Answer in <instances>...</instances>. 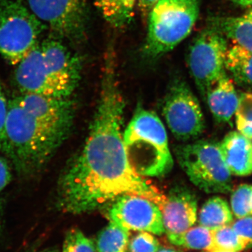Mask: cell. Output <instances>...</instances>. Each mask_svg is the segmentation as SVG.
<instances>
[{
    "instance_id": "obj_1",
    "label": "cell",
    "mask_w": 252,
    "mask_h": 252,
    "mask_svg": "<svg viewBox=\"0 0 252 252\" xmlns=\"http://www.w3.org/2000/svg\"><path fill=\"white\" fill-rule=\"evenodd\" d=\"M116 56L114 45L109 44L89 135L60 177L57 203L63 211H93L125 194L149 199L160 209L166 200V195L133 170L127 158L123 129L126 104L118 81Z\"/></svg>"
},
{
    "instance_id": "obj_2",
    "label": "cell",
    "mask_w": 252,
    "mask_h": 252,
    "mask_svg": "<svg viewBox=\"0 0 252 252\" xmlns=\"http://www.w3.org/2000/svg\"><path fill=\"white\" fill-rule=\"evenodd\" d=\"M82 61L61 41L38 43L17 64L14 78L23 94L69 97L79 86Z\"/></svg>"
},
{
    "instance_id": "obj_3",
    "label": "cell",
    "mask_w": 252,
    "mask_h": 252,
    "mask_svg": "<svg viewBox=\"0 0 252 252\" xmlns=\"http://www.w3.org/2000/svg\"><path fill=\"white\" fill-rule=\"evenodd\" d=\"M71 129L69 126L55 125L36 119L14 97L9 102L6 156L18 173L34 175L45 166L67 138Z\"/></svg>"
},
{
    "instance_id": "obj_4",
    "label": "cell",
    "mask_w": 252,
    "mask_h": 252,
    "mask_svg": "<svg viewBox=\"0 0 252 252\" xmlns=\"http://www.w3.org/2000/svg\"><path fill=\"white\" fill-rule=\"evenodd\" d=\"M131 166L144 177H161L173 167L165 126L156 113L138 106L124 132Z\"/></svg>"
},
{
    "instance_id": "obj_5",
    "label": "cell",
    "mask_w": 252,
    "mask_h": 252,
    "mask_svg": "<svg viewBox=\"0 0 252 252\" xmlns=\"http://www.w3.org/2000/svg\"><path fill=\"white\" fill-rule=\"evenodd\" d=\"M200 0H158L147 18L142 56L155 61L190 34L198 20Z\"/></svg>"
},
{
    "instance_id": "obj_6",
    "label": "cell",
    "mask_w": 252,
    "mask_h": 252,
    "mask_svg": "<svg viewBox=\"0 0 252 252\" xmlns=\"http://www.w3.org/2000/svg\"><path fill=\"white\" fill-rule=\"evenodd\" d=\"M176 158L189 180L207 193H230L232 174L222 157L219 143L200 140L180 144L175 149Z\"/></svg>"
},
{
    "instance_id": "obj_7",
    "label": "cell",
    "mask_w": 252,
    "mask_h": 252,
    "mask_svg": "<svg viewBox=\"0 0 252 252\" xmlns=\"http://www.w3.org/2000/svg\"><path fill=\"white\" fill-rule=\"evenodd\" d=\"M46 26L21 3L0 0V56L17 65L39 43Z\"/></svg>"
},
{
    "instance_id": "obj_8",
    "label": "cell",
    "mask_w": 252,
    "mask_h": 252,
    "mask_svg": "<svg viewBox=\"0 0 252 252\" xmlns=\"http://www.w3.org/2000/svg\"><path fill=\"white\" fill-rule=\"evenodd\" d=\"M162 112L169 129L182 142L198 138L205 130L200 102L182 78L170 81L162 102Z\"/></svg>"
},
{
    "instance_id": "obj_9",
    "label": "cell",
    "mask_w": 252,
    "mask_h": 252,
    "mask_svg": "<svg viewBox=\"0 0 252 252\" xmlns=\"http://www.w3.org/2000/svg\"><path fill=\"white\" fill-rule=\"evenodd\" d=\"M226 36L216 27L206 28L194 38L187 55L190 75L205 99L207 91L223 74L228 46Z\"/></svg>"
},
{
    "instance_id": "obj_10",
    "label": "cell",
    "mask_w": 252,
    "mask_h": 252,
    "mask_svg": "<svg viewBox=\"0 0 252 252\" xmlns=\"http://www.w3.org/2000/svg\"><path fill=\"white\" fill-rule=\"evenodd\" d=\"M29 9L55 34L69 40L84 39L87 28V0H27Z\"/></svg>"
},
{
    "instance_id": "obj_11",
    "label": "cell",
    "mask_w": 252,
    "mask_h": 252,
    "mask_svg": "<svg viewBox=\"0 0 252 252\" xmlns=\"http://www.w3.org/2000/svg\"><path fill=\"white\" fill-rule=\"evenodd\" d=\"M109 211L112 221L127 231L165 233L162 212L157 203L140 195L125 194L114 200Z\"/></svg>"
},
{
    "instance_id": "obj_12",
    "label": "cell",
    "mask_w": 252,
    "mask_h": 252,
    "mask_svg": "<svg viewBox=\"0 0 252 252\" xmlns=\"http://www.w3.org/2000/svg\"><path fill=\"white\" fill-rule=\"evenodd\" d=\"M167 235L180 233L193 227L198 220V199L186 186L176 185L160 209Z\"/></svg>"
},
{
    "instance_id": "obj_13",
    "label": "cell",
    "mask_w": 252,
    "mask_h": 252,
    "mask_svg": "<svg viewBox=\"0 0 252 252\" xmlns=\"http://www.w3.org/2000/svg\"><path fill=\"white\" fill-rule=\"evenodd\" d=\"M25 110L42 122L72 127L75 102L72 97L23 94L15 97Z\"/></svg>"
},
{
    "instance_id": "obj_14",
    "label": "cell",
    "mask_w": 252,
    "mask_h": 252,
    "mask_svg": "<svg viewBox=\"0 0 252 252\" xmlns=\"http://www.w3.org/2000/svg\"><path fill=\"white\" fill-rule=\"evenodd\" d=\"M230 173L239 177L252 174V140L239 131H232L219 143Z\"/></svg>"
},
{
    "instance_id": "obj_15",
    "label": "cell",
    "mask_w": 252,
    "mask_h": 252,
    "mask_svg": "<svg viewBox=\"0 0 252 252\" xmlns=\"http://www.w3.org/2000/svg\"><path fill=\"white\" fill-rule=\"evenodd\" d=\"M205 101L219 122H229L238 108L239 94L226 72L207 91Z\"/></svg>"
},
{
    "instance_id": "obj_16",
    "label": "cell",
    "mask_w": 252,
    "mask_h": 252,
    "mask_svg": "<svg viewBox=\"0 0 252 252\" xmlns=\"http://www.w3.org/2000/svg\"><path fill=\"white\" fill-rule=\"evenodd\" d=\"M215 24L234 44L252 51V7L240 16L220 18Z\"/></svg>"
},
{
    "instance_id": "obj_17",
    "label": "cell",
    "mask_w": 252,
    "mask_h": 252,
    "mask_svg": "<svg viewBox=\"0 0 252 252\" xmlns=\"http://www.w3.org/2000/svg\"><path fill=\"white\" fill-rule=\"evenodd\" d=\"M109 26L122 29L130 24L135 16L137 0H93Z\"/></svg>"
},
{
    "instance_id": "obj_18",
    "label": "cell",
    "mask_w": 252,
    "mask_h": 252,
    "mask_svg": "<svg viewBox=\"0 0 252 252\" xmlns=\"http://www.w3.org/2000/svg\"><path fill=\"white\" fill-rule=\"evenodd\" d=\"M225 67L239 85L252 88V51L236 44L228 48Z\"/></svg>"
},
{
    "instance_id": "obj_19",
    "label": "cell",
    "mask_w": 252,
    "mask_h": 252,
    "mask_svg": "<svg viewBox=\"0 0 252 252\" xmlns=\"http://www.w3.org/2000/svg\"><path fill=\"white\" fill-rule=\"evenodd\" d=\"M233 212L226 200L221 197L215 196L207 200L199 212L200 225L210 230H215L233 222Z\"/></svg>"
},
{
    "instance_id": "obj_20",
    "label": "cell",
    "mask_w": 252,
    "mask_h": 252,
    "mask_svg": "<svg viewBox=\"0 0 252 252\" xmlns=\"http://www.w3.org/2000/svg\"><path fill=\"white\" fill-rule=\"evenodd\" d=\"M169 241L175 246L195 250H214L213 231L206 227H191L180 233L167 235Z\"/></svg>"
},
{
    "instance_id": "obj_21",
    "label": "cell",
    "mask_w": 252,
    "mask_h": 252,
    "mask_svg": "<svg viewBox=\"0 0 252 252\" xmlns=\"http://www.w3.org/2000/svg\"><path fill=\"white\" fill-rule=\"evenodd\" d=\"M130 232L111 220L96 240L97 252H127Z\"/></svg>"
},
{
    "instance_id": "obj_22",
    "label": "cell",
    "mask_w": 252,
    "mask_h": 252,
    "mask_svg": "<svg viewBox=\"0 0 252 252\" xmlns=\"http://www.w3.org/2000/svg\"><path fill=\"white\" fill-rule=\"evenodd\" d=\"M212 231L214 250L239 252L248 248V244L239 236L231 225H225Z\"/></svg>"
},
{
    "instance_id": "obj_23",
    "label": "cell",
    "mask_w": 252,
    "mask_h": 252,
    "mask_svg": "<svg viewBox=\"0 0 252 252\" xmlns=\"http://www.w3.org/2000/svg\"><path fill=\"white\" fill-rule=\"evenodd\" d=\"M235 122L239 132L252 140V93L239 94Z\"/></svg>"
},
{
    "instance_id": "obj_24",
    "label": "cell",
    "mask_w": 252,
    "mask_h": 252,
    "mask_svg": "<svg viewBox=\"0 0 252 252\" xmlns=\"http://www.w3.org/2000/svg\"><path fill=\"white\" fill-rule=\"evenodd\" d=\"M230 205L237 219L252 215V186L244 184L237 187L232 193Z\"/></svg>"
},
{
    "instance_id": "obj_25",
    "label": "cell",
    "mask_w": 252,
    "mask_h": 252,
    "mask_svg": "<svg viewBox=\"0 0 252 252\" xmlns=\"http://www.w3.org/2000/svg\"><path fill=\"white\" fill-rule=\"evenodd\" d=\"M63 252H96L94 243L77 228L69 230L63 243Z\"/></svg>"
},
{
    "instance_id": "obj_26",
    "label": "cell",
    "mask_w": 252,
    "mask_h": 252,
    "mask_svg": "<svg viewBox=\"0 0 252 252\" xmlns=\"http://www.w3.org/2000/svg\"><path fill=\"white\" fill-rule=\"evenodd\" d=\"M149 232H139L130 239L129 252H157L160 245L158 240Z\"/></svg>"
},
{
    "instance_id": "obj_27",
    "label": "cell",
    "mask_w": 252,
    "mask_h": 252,
    "mask_svg": "<svg viewBox=\"0 0 252 252\" xmlns=\"http://www.w3.org/2000/svg\"><path fill=\"white\" fill-rule=\"evenodd\" d=\"M9 114V102L6 100L2 86L0 83V151L7 153L6 137V125Z\"/></svg>"
},
{
    "instance_id": "obj_28",
    "label": "cell",
    "mask_w": 252,
    "mask_h": 252,
    "mask_svg": "<svg viewBox=\"0 0 252 252\" xmlns=\"http://www.w3.org/2000/svg\"><path fill=\"white\" fill-rule=\"evenodd\" d=\"M235 231L246 242L248 248H252V215L238 219L232 223Z\"/></svg>"
},
{
    "instance_id": "obj_29",
    "label": "cell",
    "mask_w": 252,
    "mask_h": 252,
    "mask_svg": "<svg viewBox=\"0 0 252 252\" xmlns=\"http://www.w3.org/2000/svg\"><path fill=\"white\" fill-rule=\"evenodd\" d=\"M11 178L9 165L4 158L0 157V192L9 185Z\"/></svg>"
},
{
    "instance_id": "obj_30",
    "label": "cell",
    "mask_w": 252,
    "mask_h": 252,
    "mask_svg": "<svg viewBox=\"0 0 252 252\" xmlns=\"http://www.w3.org/2000/svg\"><path fill=\"white\" fill-rule=\"evenodd\" d=\"M158 0H137V5L140 9L142 17L147 20L149 17L151 11L153 9L154 5L157 4Z\"/></svg>"
},
{
    "instance_id": "obj_31",
    "label": "cell",
    "mask_w": 252,
    "mask_h": 252,
    "mask_svg": "<svg viewBox=\"0 0 252 252\" xmlns=\"http://www.w3.org/2000/svg\"><path fill=\"white\" fill-rule=\"evenodd\" d=\"M230 1L243 7H252V0H230Z\"/></svg>"
},
{
    "instance_id": "obj_32",
    "label": "cell",
    "mask_w": 252,
    "mask_h": 252,
    "mask_svg": "<svg viewBox=\"0 0 252 252\" xmlns=\"http://www.w3.org/2000/svg\"><path fill=\"white\" fill-rule=\"evenodd\" d=\"M157 252H180L175 249L168 248V247H160Z\"/></svg>"
},
{
    "instance_id": "obj_33",
    "label": "cell",
    "mask_w": 252,
    "mask_h": 252,
    "mask_svg": "<svg viewBox=\"0 0 252 252\" xmlns=\"http://www.w3.org/2000/svg\"><path fill=\"white\" fill-rule=\"evenodd\" d=\"M1 215H2V212H1V205L0 203V233L1 231Z\"/></svg>"
},
{
    "instance_id": "obj_34",
    "label": "cell",
    "mask_w": 252,
    "mask_h": 252,
    "mask_svg": "<svg viewBox=\"0 0 252 252\" xmlns=\"http://www.w3.org/2000/svg\"><path fill=\"white\" fill-rule=\"evenodd\" d=\"M229 252V251H224V250H212L211 252Z\"/></svg>"
},
{
    "instance_id": "obj_35",
    "label": "cell",
    "mask_w": 252,
    "mask_h": 252,
    "mask_svg": "<svg viewBox=\"0 0 252 252\" xmlns=\"http://www.w3.org/2000/svg\"><path fill=\"white\" fill-rule=\"evenodd\" d=\"M55 252L53 251H44V252Z\"/></svg>"
}]
</instances>
